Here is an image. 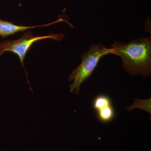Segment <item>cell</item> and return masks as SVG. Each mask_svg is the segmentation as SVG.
<instances>
[{
	"label": "cell",
	"instance_id": "cell-1",
	"mask_svg": "<svg viewBox=\"0 0 151 151\" xmlns=\"http://www.w3.org/2000/svg\"><path fill=\"white\" fill-rule=\"evenodd\" d=\"M111 47L122 58L123 67L130 75H151V37H142L128 43L115 42Z\"/></svg>",
	"mask_w": 151,
	"mask_h": 151
},
{
	"label": "cell",
	"instance_id": "cell-6",
	"mask_svg": "<svg viewBox=\"0 0 151 151\" xmlns=\"http://www.w3.org/2000/svg\"><path fill=\"white\" fill-rule=\"evenodd\" d=\"M113 105L110 97L105 94L97 95L93 100L92 106L95 111L107 106Z\"/></svg>",
	"mask_w": 151,
	"mask_h": 151
},
{
	"label": "cell",
	"instance_id": "cell-2",
	"mask_svg": "<svg viewBox=\"0 0 151 151\" xmlns=\"http://www.w3.org/2000/svg\"><path fill=\"white\" fill-rule=\"evenodd\" d=\"M109 54L115 55L113 49L100 44H93L87 52L83 53L81 63L71 72L68 78L69 81H73L70 86V92L75 91L76 94H79L81 84L92 75L100 59Z\"/></svg>",
	"mask_w": 151,
	"mask_h": 151
},
{
	"label": "cell",
	"instance_id": "cell-7",
	"mask_svg": "<svg viewBox=\"0 0 151 151\" xmlns=\"http://www.w3.org/2000/svg\"><path fill=\"white\" fill-rule=\"evenodd\" d=\"M134 101V102L133 104L127 107V111H131L136 108H139L147 111L151 115V98L143 100L135 98Z\"/></svg>",
	"mask_w": 151,
	"mask_h": 151
},
{
	"label": "cell",
	"instance_id": "cell-3",
	"mask_svg": "<svg viewBox=\"0 0 151 151\" xmlns=\"http://www.w3.org/2000/svg\"><path fill=\"white\" fill-rule=\"evenodd\" d=\"M64 37L65 35L62 33L51 34L46 36H34L31 31H28L24 32L22 36L19 39L4 41L0 42V56H1L5 52L9 51L17 55L19 57L20 61L24 68L30 89L33 92L32 89L28 79V73L24 63V61L28 52L29 51L32 45L39 41L47 39H52L54 40L60 41Z\"/></svg>",
	"mask_w": 151,
	"mask_h": 151
},
{
	"label": "cell",
	"instance_id": "cell-4",
	"mask_svg": "<svg viewBox=\"0 0 151 151\" xmlns=\"http://www.w3.org/2000/svg\"><path fill=\"white\" fill-rule=\"evenodd\" d=\"M57 21L53 22L48 24L35 26H24L17 25L13 22L0 19V36L3 38H6L9 36L13 35L19 32H24L30 29L40 27H46L57 23Z\"/></svg>",
	"mask_w": 151,
	"mask_h": 151
},
{
	"label": "cell",
	"instance_id": "cell-5",
	"mask_svg": "<svg viewBox=\"0 0 151 151\" xmlns=\"http://www.w3.org/2000/svg\"><path fill=\"white\" fill-rule=\"evenodd\" d=\"M96 112L98 120L104 124L112 122L116 117V111L113 105L107 106Z\"/></svg>",
	"mask_w": 151,
	"mask_h": 151
}]
</instances>
